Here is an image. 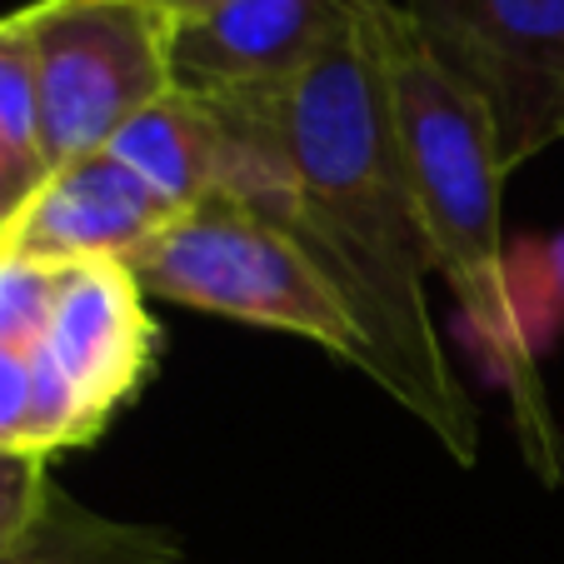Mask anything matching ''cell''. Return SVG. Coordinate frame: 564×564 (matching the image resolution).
<instances>
[{
  "instance_id": "6da1fadb",
  "label": "cell",
  "mask_w": 564,
  "mask_h": 564,
  "mask_svg": "<svg viewBox=\"0 0 564 564\" xmlns=\"http://www.w3.org/2000/svg\"><path fill=\"white\" fill-rule=\"evenodd\" d=\"M240 100H250L285 160V185L246 210L295 235L340 290L365 340V375L459 465H475L479 420L430 315L425 280L435 275V256L394 145L365 6L355 31L305 75L280 90H246Z\"/></svg>"
},
{
  "instance_id": "7a4b0ae2",
  "label": "cell",
  "mask_w": 564,
  "mask_h": 564,
  "mask_svg": "<svg viewBox=\"0 0 564 564\" xmlns=\"http://www.w3.org/2000/svg\"><path fill=\"white\" fill-rule=\"evenodd\" d=\"M365 21L380 55L394 145L405 160V181L430 256H435V275L455 290L465 319L490 350L495 375L510 390L524 459L554 490L564 485V435L534 365V345L514 315L510 275H505L500 191L510 171L500 155L495 116L455 70H445L425 51V41L394 0H365Z\"/></svg>"
},
{
  "instance_id": "3957f363",
  "label": "cell",
  "mask_w": 564,
  "mask_h": 564,
  "mask_svg": "<svg viewBox=\"0 0 564 564\" xmlns=\"http://www.w3.org/2000/svg\"><path fill=\"white\" fill-rule=\"evenodd\" d=\"M126 265L135 270L145 295L260 330L300 335L365 370V340L340 290L319 275L295 235L230 195H210L181 210Z\"/></svg>"
},
{
  "instance_id": "277c9868",
  "label": "cell",
  "mask_w": 564,
  "mask_h": 564,
  "mask_svg": "<svg viewBox=\"0 0 564 564\" xmlns=\"http://www.w3.org/2000/svg\"><path fill=\"white\" fill-rule=\"evenodd\" d=\"M25 25L51 171L106 150L126 120L175 86V21L145 0H35L25 6Z\"/></svg>"
},
{
  "instance_id": "5b68a950",
  "label": "cell",
  "mask_w": 564,
  "mask_h": 564,
  "mask_svg": "<svg viewBox=\"0 0 564 564\" xmlns=\"http://www.w3.org/2000/svg\"><path fill=\"white\" fill-rule=\"evenodd\" d=\"M160 355V330L150 319L145 285L120 260L61 265L55 310L35 350L41 425L35 449H80L106 435L120 405L145 390Z\"/></svg>"
},
{
  "instance_id": "8992f818",
  "label": "cell",
  "mask_w": 564,
  "mask_h": 564,
  "mask_svg": "<svg viewBox=\"0 0 564 564\" xmlns=\"http://www.w3.org/2000/svg\"><path fill=\"white\" fill-rule=\"evenodd\" d=\"M495 116L505 171L564 140V0H394Z\"/></svg>"
},
{
  "instance_id": "52a82bcc",
  "label": "cell",
  "mask_w": 564,
  "mask_h": 564,
  "mask_svg": "<svg viewBox=\"0 0 564 564\" xmlns=\"http://www.w3.org/2000/svg\"><path fill=\"white\" fill-rule=\"evenodd\" d=\"M365 0H220L175 21L171 75L191 96L280 90L355 31Z\"/></svg>"
},
{
  "instance_id": "ba28073f",
  "label": "cell",
  "mask_w": 564,
  "mask_h": 564,
  "mask_svg": "<svg viewBox=\"0 0 564 564\" xmlns=\"http://www.w3.org/2000/svg\"><path fill=\"white\" fill-rule=\"evenodd\" d=\"M171 220L175 210L150 185H140L110 150H96L45 171L41 191L6 230L0 250L41 265H80V260L126 265Z\"/></svg>"
},
{
  "instance_id": "9c48e42d",
  "label": "cell",
  "mask_w": 564,
  "mask_h": 564,
  "mask_svg": "<svg viewBox=\"0 0 564 564\" xmlns=\"http://www.w3.org/2000/svg\"><path fill=\"white\" fill-rule=\"evenodd\" d=\"M106 150L140 185H150L175 215L220 195L225 175H230L225 120L215 116L210 100L175 86L160 100H150L135 120H126Z\"/></svg>"
},
{
  "instance_id": "30bf717a",
  "label": "cell",
  "mask_w": 564,
  "mask_h": 564,
  "mask_svg": "<svg viewBox=\"0 0 564 564\" xmlns=\"http://www.w3.org/2000/svg\"><path fill=\"white\" fill-rule=\"evenodd\" d=\"M0 564H185L181 544L150 524H126L90 514L61 495L51 520Z\"/></svg>"
},
{
  "instance_id": "8fae6325",
  "label": "cell",
  "mask_w": 564,
  "mask_h": 564,
  "mask_svg": "<svg viewBox=\"0 0 564 564\" xmlns=\"http://www.w3.org/2000/svg\"><path fill=\"white\" fill-rule=\"evenodd\" d=\"M0 145L45 165L41 145V80L25 11L0 15ZM51 171V165H45Z\"/></svg>"
},
{
  "instance_id": "7c38bea8",
  "label": "cell",
  "mask_w": 564,
  "mask_h": 564,
  "mask_svg": "<svg viewBox=\"0 0 564 564\" xmlns=\"http://www.w3.org/2000/svg\"><path fill=\"white\" fill-rule=\"evenodd\" d=\"M61 490L45 475V455L0 449V554L21 550L45 520H51Z\"/></svg>"
},
{
  "instance_id": "4fadbf2b",
  "label": "cell",
  "mask_w": 564,
  "mask_h": 564,
  "mask_svg": "<svg viewBox=\"0 0 564 564\" xmlns=\"http://www.w3.org/2000/svg\"><path fill=\"white\" fill-rule=\"evenodd\" d=\"M35 425H41V390H35V350L0 340V449H35Z\"/></svg>"
},
{
  "instance_id": "5bb4252c",
  "label": "cell",
  "mask_w": 564,
  "mask_h": 564,
  "mask_svg": "<svg viewBox=\"0 0 564 564\" xmlns=\"http://www.w3.org/2000/svg\"><path fill=\"white\" fill-rule=\"evenodd\" d=\"M41 181H45L41 160H25V155L0 145V240H6V230H11L15 220H21V210L31 205V195L41 191Z\"/></svg>"
},
{
  "instance_id": "9a60e30c",
  "label": "cell",
  "mask_w": 564,
  "mask_h": 564,
  "mask_svg": "<svg viewBox=\"0 0 564 564\" xmlns=\"http://www.w3.org/2000/svg\"><path fill=\"white\" fill-rule=\"evenodd\" d=\"M145 6H155V11H160V15H171V21H191V15L215 11L220 0H145Z\"/></svg>"
}]
</instances>
